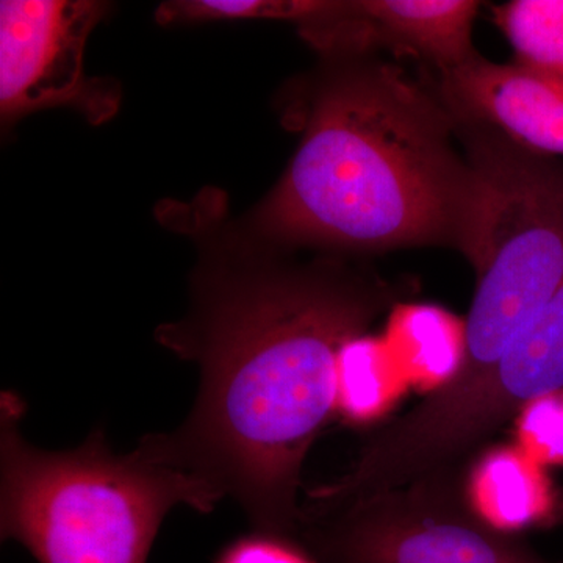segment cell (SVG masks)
Segmentation results:
<instances>
[{"instance_id": "obj_1", "label": "cell", "mask_w": 563, "mask_h": 563, "mask_svg": "<svg viewBox=\"0 0 563 563\" xmlns=\"http://www.w3.org/2000/svg\"><path fill=\"white\" fill-rule=\"evenodd\" d=\"M192 309L157 340L201 372L187 420L139 443L151 461L231 496L255 531L296 540L307 454L335 410L336 357L393 303L335 263L203 262Z\"/></svg>"}, {"instance_id": "obj_2", "label": "cell", "mask_w": 563, "mask_h": 563, "mask_svg": "<svg viewBox=\"0 0 563 563\" xmlns=\"http://www.w3.org/2000/svg\"><path fill=\"white\" fill-rule=\"evenodd\" d=\"M440 96L401 68L362 63L314 91L301 144L252 217L262 239L383 252L453 244L468 165Z\"/></svg>"}, {"instance_id": "obj_3", "label": "cell", "mask_w": 563, "mask_h": 563, "mask_svg": "<svg viewBox=\"0 0 563 563\" xmlns=\"http://www.w3.org/2000/svg\"><path fill=\"white\" fill-rule=\"evenodd\" d=\"M25 404L0 396V533L38 563H146L173 507L207 514L218 501L187 474L139 448L117 455L101 429L69 451H44L22 437Z\"/></svg>"}, {"instance_id": "obj_4", "label": "cell", "mask_w": 563, "mask_h": 563, "mask_svg": "<svg viewBox=\"0 0 563 563\" xmlns=\"http://www.w3.org/2000/svg\"><path fill=\"white\" fill-rule=\"evenodd\" d=\"M455 124L465 132L468 180L454 246L476 274L457 376L470 387L563 285V161L487 125Z\"/></svg>"}, {"instance_id": "obj_5", "label": "cell", "mask_w": 563, "mask_h": 563, "mask_svg": "<svg viewBox=\"0 0 563 563\" xmlns=\"http://www.w3.org/2000/svg\"><path fill=\"white\" fill-rule=\"evenodd\" d=\"M465 465L365 498L301 509L299 539L324 563H550L490 528L463 492Z\"/></svg>"}, {"instance_id": "obj_6", "label": "cell", "mask_w": 563, "mask_h": 563, "mask_svg": "<svg viewBox=\"0 0 563 563\" xmlns=\"http://www.w3.org/2000/svg\"><path fill=\"white\" fill-rule=\"evenodd\" d=\"M109 5L98 0L0 3V113L3 125L41 110H76L90 124L121 107L117 80L85 73L88 36Z\"/></svg>"}, {"instance_id": "obj_7", "label": "cell", "mask_w": 563, "mask_h": 563, "mask_svg": "<svg viewBox=\"0 0 563 563\" xmlns=\"http://www.w3.org/2000/svg\"><path fill=\"white\" fill-rule=\"evenodd\" d=\"M440 74V98L455 120L487 125L526 150L563 157L562 87L479 54Z\"/></svg>"}, {"instance_id": "obj_8", "label": "cell", "mask_w": 563, "mask_h": 563, "mask_svg": "<svg viewBox=\"0 0 563 563\" xmlns=\"http://www.w3.org/2000/svg\"><path fill=\"white\" fill-rule=\"evenodd\" d=\"M563 390V285L481 383L463 396L474 424L496 431L532 399Z\"/></svg>"}, {"instance_id": "obj_9", "label": "cell", "mask_w": 563, "mask_h": 563, "mask_svg": "<svg viewBox=\"0 0 563 563\" xmlns=\"http://www.w3.org/2000/svg\"><path fill=\"white\" fill-rule=\"evenodd\" d=\"M463 492L484 523L509 536L558 520L561 498L550 474L517 443L495 444L473 455L463 470Z\"/></svg>"}, {"instance_id": "obj_10", "label": "cell", "mask_w": 563, "mask_h": 563, "mask_svg": "<svg viewBox=\"0 0 563 563\" xmlns=\"http://www.w3.org/2000/svg\"><path fill=\"white\" fill-rule=\"evenodd\" d=\"M377 44H390L426 58L440 73L477 54L473 25L481 2L474 0H361Z\"/></svg>"}, {"instance_id": "obj_11", "label": "cell", "mask_w": 563, "mask_h": 563, "mask_svg": "<svg viewBox=\"0 0 563 563\" xmlns=\"http://www.w3.org/2000/svg\"><path fill=\"white\" fill-rule=\"evenodd\" d=\"M388 329L407 383L428 393L453 383L465 358V320L433 303H398Z\"/></svg>"}, {"instance_id": "obj_12", "label": "cell", "mask_w": 563, "mask_h": 563, "mask_svg": "<svg viewBox=\"0 0 563 563\" xmlns=\"http://www.w3.org/2000/svg\"><path fill=\"white\" fill-rule=\"evenodd\" d=\"M406 384L383 340L368 332L354 336L336 357V415L352 426L379 421L401 398Z\"/></svg>"}, {"instance_id": "obj_13", "label": "cell", "mask_w": 563, "mask_h": 563, "mask_svg": "<svg viewBox=\"0 0 563 563\" xmlns=\"http://www.w3.org/2000/svg\"><path fill=\"white\" fill-rule=\"evenodd\" d=\"M493 20L517 62L563 88V0H510L493 7Z\"/></svg>"}, {"instance_id": "obj_14", "label": "cell", "mask_w": 563, "mask_h": 563, "mask_svg": "<svg viewBox=\"0 0 563 563\" xmlns=\"http://www.w3.org/2000/svg\"><path fill=\"white\" fill-rule=\"evenodd\" d=\"M331 0H173L155 11L162 25L221 21H285L302 31L329 9Z\"/></svg>"}, {"instance_id": "obj_15", "label": "cell", "mask_w": 563, "mask_h": 563, "mask_svg": "<svg viewBox=\"0 0 563 563\" xmlns=\"http://www.w3.org/2000/svg\"><path fill=\"white\" fill-rule=\"evenodd\" d=\"M515 443L544 466L563 465V390L526 404L514 418Z\"/></svg>"}, {"instance_id": "obj_16", "label": "cell", "mask_w": 563, "mask_h": 563, "mask_svg": "<svg viewBox=\"0 0 563 563\" xmlns=\"http://www.w3.org/2000/svg\"><path fill=\"white\" fill-rule=\"evenodd\" d=\"M214 563H314V558L296 540L255 532L229 544Z\"/></svg>"}, {"instance_id": "obj_17", "label": "cell", "mask_w": 563, "mask_h": 563, "mask_svg": "<svg viewBox=\"0 0 563 563\" xmlns=\"http://www.w3.org/2000/svg\"><path fill=\"white\" fill-rule=\"evenodd\" d=\"M563 523V496L561 498V501H559L558 507V520H555V525Z\"/></svg>"}]
</instances>
